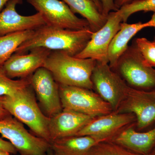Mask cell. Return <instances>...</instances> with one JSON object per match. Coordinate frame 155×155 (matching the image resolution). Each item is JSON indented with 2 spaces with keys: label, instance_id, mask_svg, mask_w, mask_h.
Returning a JSON list of instances; mask_svg holds the SVG:
<instances>
[{
  "label": "cell",
  "instance_id": "obj_1",
  "mask_svg": "<svg viewBox=\"0 0 155 155\" xmlns=\"http://www.w3.org/2000/svg\"><path fill=\"white\" fill-rule=\"evenodd\" d=\"M93 32L90 28L72 30L45 25L35 30L32 36L15 53L25 54L35 48H44L51 51H64L75 57L86 46Z\"/></svg>",
  "mask_w": 155,
  "mask_h": 155
},
{
  "label": "cell",
  "instance_id": "obj_30",
  "mask_svg": "<svg viewBox=\"0 0 155 155\" xmlns=\"http://www.w3.org/2000/svg\"><path fill=\"white\" fill-rule=\"evenodd\" d=\"M11 0H0V12L4 9L7 3Z\"/></svg>",
  "mask_w": 155,
  "mask_h": 155
},
{
  "label": "cell",
  "instance_id": "obj_28",
  "mask_svg": "<svg viewBox=\"0 0 155 155\" xmlns=\"http://www.w3.org/2000/svg\"><path fill=\"white\" fill-rule=\"evenodd\" d=\"M134 0H114V3L117 8L119 10L122 6L129 4Z\"/></svg>",
  "mask_w": 155,
  "mask_h": 155
},
{
  "label": "cell",
  "instance_id": "obj_10",
  "mask_svg": "<svg viewBox=\"0 0 155 155\" xmlns=\"http://www.w3.org/2000/svg\"><path fill=\"white\" fill-rule=\"evenodd\" d=\"M122 17L119 10L110 12L105 24L94 32L85 48L75 56L81 59H93L97 62L109 64L108 51L112 40L120 28Z\"/></svg>",
  "mask_w": 155,
  "mask_h": 155
},
{
  "label": "cell",
  "instance_id": "obj_35",
  "mask_svg": "<svg viewBox=\"0 0 155 155\" xmlns=\"http://www.w3.org/2000/svg\"><path fill=\"white\" fill-rule=\"evenodd\" d=\"M153 42L155 44V36L154 37V38L153 40Z\"/></svg>",
  "mask_w": 155,
  "mask_h": 155
},
{
  "label": "cell",
  "instance_id": "obj_4",
  "mask_svg": "<svg viewBox=\"0 0 155 155\" xmlns=\"http://www.w3.org/2000/svg\"><path fill=\"white\" fill-rule=\"evenodd\" d=\"M111 69L131 88L144 91L155 90V68L145 63L134 42Z\"/></svg>",
  "mask_w": 155,
  "mask_h": 155
},
{
  "label": "cell",
  "instance_id": "obj_20",
  "mask_svg": "<svg viewBox=\"0 0 155 155\" xmlns=\"http://www.w3.org/2000/svg\"><path fill=\"white\" fill-rule=\"evenodd\" d=\"M35 30L18 31L0 36V67L22 43L33 35Z\"/></svg>",
  "mask_w": 155,
  "mask_h": 155
},
{
  "label": "cell",
  "instance_id": "obj_19",
  "mask_svg": "<svg viewBox=\"0 0 155 155\" xmlns=\"http://www.w3.org/2000/svg\"><path fill=\"white\" fill-rule=\"evenodd\" d=\"M73 13L80 14L89 24L92 31L96 32L104 26L107 17L101 13L92 0H62Z\"/></svg>",
  "mask_w": 155,
  "mask_h": 155
},
{
  "label": "cell",
  "instance_id": "obj_6",
  "mask_svg": "<svg viewBox=\"0 0 155 155\" xmlns=\"http://www.w3.org/2000/svg\"><path fill=\"white\" fill-rule=\"evenodd\" d=\"M91 80L95 92L111 106L113 111L117 110L126 97L130 87L108 64L97 62Z\"/></svg>",
  "mask_w": 155,
  "mask_h": 155
},
{
  "label": "cell",
  "instance_id": "obj_22",
  "mask_svg": "<svg viewBox=\"0 0 155 155\" xmlns=\"http://www.w3.org/2000/svg\"><path fill=\"white\" fill-rule=\"evenodd\" d=\"M119 11L122 15V22H127L131 15L140 11L155 13V0H134L122 6Z\"/></svg>",
  "mask_w": 155,
  "mask_h": 155
},
{
  "label": "cell",
  "instance_id": "obj_33",
  "mask_svg": "<svg viewBox=\"0 0 155 155\" xmlns=\"http://www.w3.org/2000/svg\"><path fill=\"white\" fill-rule=\"evenodd\" d=\"M47 155H56L54 153V152H53V151L50 148L49 150L48 151V153H47Z\"/></svg>",
  "mask_w": 155,
  "mask_h": 155
},
{
  "label": "cell",
  "instance_id": "obj_11",
  "mask_svg": "<svg viewBox=\"0 0 155 155\" xmlns=\"http://www.w3.org/2000/svg\"><path fill=\"white\" fill-rule=\"evenodd\" d=\"M136 122V118L133 114L113 111L110 114L94 118L76 136H89L99 142L110 141L122 130Z\"/></svg>",
  "mask_w": 155,
  "mask_h": 155
},
{
  "label": "cell",
  "instance_id": "obj_23",
  "mask_svg": "<svg viewBox=\"0 0 155 155\" xmlns=\"http://www.w3.org/2000/svg\"><path fill=\"white\" fill-rule=\"evenodd\" d=\"M87 155H142L136 153L113 142L104 141L95 145Z\"/></svg>",
  "mask_w": 155,
  "mask_h": 155
},
{
  "label": "cell",
  "instance_id": "obj_13",
  "mask_svg": "<svg viewBox=\"0 0 155 155\" xmlns=\"http://www.w3.org/2000/svg\"><path fill=\"white\" fill-rule=\"evenodd\" d=\"M51 51L45 48H37L31 50L28 54L14 53L1 67L12 79L28 78L43 67Z\"/></svg>",
  "mask_w": 155,
  "mask_h": 155
},
{
  "label": "cell",
  "instance_id": "obj_5",
  "mask_svg": "<svg viewBox=\"0 0 155 155\" xmlns=\"http://www.w3.org/2000/svg\"><path fill=\"white\" fill-rule=\"evenodd\" d=\"M59 86L63 109L76 111L93 118L114 111L108 103L91 90L60 84Z\"/></svg>",
  "mask_w": 155,
  "mask_h": 155
},
{
  "label": "cell",
  "instance_id": "obj_14",
  "mask_svg": "<svg viewBox=\"0 0 155 155\" xmlns=\"http://www.w3.org/2000/svg\"><path fill=\"white\" fill-rule=\"evenodd\" d=\"M22 0H11L0 12V36L18 31L35 30L46 25L41 14L22 16L16 11V7Z\"/></svg>",
  "mask_w": 155,
  "mask_h": 155
},
{
  "label": "cell",
  "instance_id": "obj_8",
  "mask_svg": "<svg viewBox=\"0 0 155 155\" xmlns=\"http://www.w3.org/2000/svg\"><path fill=\"white\" fill-rule=\"evenodd\" d=\"M41 14L46 25L53 27L80 30L90 28L86 19L77 17L63 1L60 0H27ZM91 29V28H90Z\"/></svg>",
  "mask_w": 155,
  "mask_h": 155
},
{
  "label": "cell",
  "instance_id": "obj_18",
  "mask_svg": "<svg viewBox=\"0 0 155 155\" xmlns=\"http://www.w3.org/2000/svg\"><path fill=\"white\" fill-rule=\"evenodd\" d=\"M98 143L89 136H75L53 140L50 146L56 155H87L92 148Z\"/></svg>",
  "mask_w": 155,
  "mask_h": 155
},
{
  "label": "cell",
  "instance_id": "obj_31",
  "mask_svg": "<svg viewBox=\"0 0 155 155\" xmlns=\"http://www.w3.org/2000/svg\"><path fill=\"white\" fill-rule=\"evenodd\" d=\"M151 19L153 20V28H155V13H153Z\"/></svg>",
  "mask_w": 155,
  "mask_h": 155
},
{
  "label": "cell",
  "instance_id": "obj_26",
  "mask_svg": "<svg viewBox=\"0 0 155 155\" xmlns=\"http://www.w3.org/2000/svg\"><path fill=\"white\" fill-rule=\"evenodd\" d=\"M0 150L14 154L18 152L17 149L10 142L6 141L2 138H0Z\"/></svg>",
  "mask_w": 155,
  "mask_h": 155
},
{
  "label": "cell",
  "instance_id": "obj_17",
  "mask_svg": "<svg viewBox=\"0 0 155 155\" xmlns=\"http://www.w3.org/2000/svg\"><path fill=\"white\" fill-rule=\"evenodd\" d=\"M153 27L151 19L145 23L138 22L128 24L122 22L120 28L112 40L108 51L109 65L111 68L115 66L119 58L128 48V43L139 31L144 28Z\"/></svg>",
  "mask_w": 155,
  "mask_h": 155
},
{
  "label": "cell",
  "instance_id": "obj_12",
  "mask_svg": "<svg viewBox=\"0 0 155 155\" xmlns=\"http://www.w3.org/2000/svg\"><path fill=\"white\" fill-rule=\"evenodd\" d=\"M31 84L38 100L40 107L49 118L63 110L59 84L51 73L42 67L39 68L30 78Z\"/></svg>",
  "mask_w": 155,
  "mask_h": 155
},
{
  "label": "cell",
  "instance_id": "obj_27",
  "mask_svg": "<svg viewBox=\"0 0 155 155\" xmlns=\"http://www.w3.org/2000/svg\"><path fill=\"white\" fill-rule=\"evenodd\" d=\"M2 99L3 96H0V120L11 116L3 107Z\"/></svg>",
  "mask_w": 155,
  "mask_h": 155
},
{
  "label": "cell",
  "instance_id": "obj_29",
  "mask_svg": "<svg viewBox=\"0 0 155 155\" xmlns=\"http://www.w3.org/2000/svg\"><path fill=\"white\" fill-rule=\"evenodd\" d=\"M92 1L95 3L100 12L102 13V8L100 0H92Z\"/></svg>",
  "mask_w": 155,
  "mask_h": 155
},
{
  "label": "cell",
  "instance_id": "obj_16",
  "mask_svg": "<svg viewBox=\"0 0 155 155\" xmlns=\"http://www.w3.org/2000/svg\"><path fill=\"white\" fill-rule=\"evenodd\" d=\"M110 141L136 153L148 155L155 147V126L147 131H137L134 123L122 130Z\"/></svg>",
  "mask_w": 155,
  "mask_h": 155
},
{
  "label": "cell",
  "instance_id": "obj_15",
  "mask_svg": "<svg viewBox=\"0 0 155 155\" xmlns=\"http://www.w3.org/2000/svg\"><path fill=\"white\" fill-rule=\"evenodd\" d=\"M93 118L76 111L63 109L60 113L50 118L51 143L59 139L75 136Z\"/></svg>",
  "mask_w": 155,
  "mask_h": 155
},
{
  "label": "cell",
  "instance_id": "obj_21",
  "mask_svg": "<svg viewBox=\"0 0 155 155\" xmlns=\"http://www.w3.org/2000/svg\"><path fill=\"white\" fill-rule=\"evenodd\" d=\"M30 77L14 80L7 76L0 67V96H13L30 86Z\"/></svg>",
  "mask_w": 155,
  "mask_h": 155
},
{
  "label": "cell",
  "instance_id": "obj_32",
  "mask_svg": "<svg viewBox=\"0 0 155 155\" xmlns=\"http://www.w3.org/2000/svg\"><path fill=\"white\" fill-rule=\"evenodd\" d=\"M10 154L9 153L7 152L0 150V155H10Z\"/></svg>",
  "mask_w": 155,
  "mask_h": 155
},
{
  "label": "cell",
  "instance_id": "obj_25",
  "mask_svg": "<svg viewBox=\"0 0 155 155\" xmlns=\"http://www.w3.org/2000/svg\"><path fill=\"white\" fill-rule=\"evenodd\" d=\"M102 8V14L106 17L112 11H118L114 3V0H100Z\"/></svg>",
  "mask_w": 155,
  "mask_h": 155
},
{
  "label": "cell",
  "instance_id": "obj_9",
  "mask_svg": "<svg viewBox=\"0 0 155 155\" xmlns=\"http://www.w3.org/2000/svg\"><path fill=\"white\" fill-rule=\"evenodd\" d=\"M116 112L134 114L137 131L150 130L155 126V90L144 91L130 87Z\"/></svg>",
  "mask_w": 155,
  "mask_h": 155
},
{
  "label": "cell",
  "instance_id": "obj_36",
  "mask_svg": "<svg viewBox=\"0 0 155 155\" xmlns=\"http://www.w3.org/2000/svg\"><path fill=\"white\" fill-rule=\"evenodd\" d=\"M20 155H21V154H20Z\"/></svg>",
  "mask_w": 155,
  "mask_h": 155
},
{
  "label": "cell",
  "instance_id": "obj_2",
  "mask_svg": "<svg viewBox=\"0 0 155 155\" xmlns=\"http://www.w3.org/2000/svg\"><path fill=\"white\" fill-rule=\"evenodd\" d=\"M96 64L97 61L93 59L76 58L64 51H53L43 67L51 73L60 85L93 90L91 77Z\"/></svg>",
  "mask_w": 155,
  "mask_h": 155
},
{
  "label": "cell",
  "instance_id": "obj_7",
  "mask_svg": "<svg viewBox=\"0 0 155 155\" xmlns=\"http://www.w3.org/2000/svg\"><path fill=\"white\" fill-rule=\"evenodd\" d=\"M0 134L22 155H47L50 143L28 132L22 122L11 116L0 120Z\"/></svg>",
  "mask_w": 155,
  "mask_h": 155
},
{
  "label": "cell",
  "instance_id": "obj_34",
  "mask_svg": "<svg viewBox=\"0 0 155 155\" xmlns=\"http://www.w3.org/2000/svg\"><path fill=\"white\" fill-rule=\"evenodd\" d=\"M148 155H155V147Z\"/></svg>",
  "mask_w": 155,
  "mask_h": 155
},
{
  "label": "cell",
  "instance_id": "obj_24",
  "mask_svg": "<svg viewBox=\"0 0 155 155\" xmlns=\"http://www.w3.org/2000/svg\"><path fill=\"white\" fill-rule=\"evenodd\" d=\"M134 43L145 63L150 67L155 68V44L145 38H137Z\"/></svg>",
  "mask_w": 155,
  "mask_h": 155
},
{
  "label": "cell",
  "instance_id": "obj_3",
  "mask_svg": "<svg viewBox=\"0 0 155 155\" xmlns=\"http://www.w3.org/2000/svg\"><path fill=\"white\" fill-rule=\"evenodd\" d=\"M2 104L11 116L28 126L34 135L50 143V118L38 106L31 85L13 96H3Z\"/></svg>",
  "mask_w": 155,
  "mask_h": 155
}]
</instances>
